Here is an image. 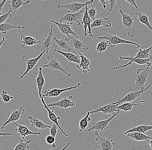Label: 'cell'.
I'll return each mask as SVG.
<instances>
[{
  "label": "cell",
  "mask_w": 152,
  "mask_h": 150,
  "mask_svg": "<svg viewBox=\"0 0 152 150\" xmlns=\"http://www.w3.org/2000/svg\"><path fill=\"white\" fill-rule=\"evenodd\" d=\"M122 17V23L128 36L133 38L136 35V25L139 22L137 19H134L131 15L125 14L121 9L119 10Z\"/></svg>",
  "instance_id": "obj_1"
},
{
  "label": "cell",
  "mask_w": 152,
  "mask_h": 150,
  "mask_svg": "<svg viewBox=\"0 0 152 150\" xmlns=\"http://www.w3.org/2000/svg\"><path fill=\"white\" fill-rule=\"evenodd\" d=\"M150 73V67L138 69L134 76L136 88L140 90L145 89L144 85L148 80Z\"/></svg>",
  "instance_id": "obj_2"
},
{
  "label": "cell",
  "mask_w": 152,
  "mask_h": 150,
  "mask_svg": "<svg viewBox=\"0 0 152 150\" xmlns=\"http://www.w3.org/2000/svg\"><path fill=\"white\" fill-rule=\"evenodd\" d=\"M69 43L74 48L73 53H86L89 50L88 46L83 43L82 41L79 40L78 37L72 35H69L66 36Z\"/></svg>",
  "instance_id": "obj_3"
},
{
  "label": "cell",
  "mask_w": 152,
  "mask_h": 150,
  "mask_svg": "<svg viewBox=\"0 0 152 150\" xmlns=\"http://www.w3.org/2000/svg\"><path fill=\"white\" fill-rule=\"evenodd\" d=\"M97 38L100 40H107L110 43L111 47L113 48L115 47V45L120 44H128L133 45H135L137 48H140V45L138 44L133 42L124 39L120 38L118 37L114 36L113 34H108V35H105L104 36L98 37H97Z\"/></svg>",
  "instance_id": "obj_4"
},
{
  "label": "cell",
  "mask_w": 152,
  "mask_h": 150,
  "mask_svg": "<svg viewBox=\"0 0 152 150\" xmlns=\"http://www.w3.org/2000/svg\"><path fill=\"white\" fill-rule=\"evenodd\" d=\"M120 111V110L116 112L113 115L108 119L93 122L91 127L88 129V132L92 130H96L99 132H102L104 131H106L109 129V123L118 115Z\"/></svg>",
  "instance_id": "obj_5"
},
{
  "label": "cell",
  "mask_w": 152,
  "mask_h": 150,
  "mask_svg": "<svg viewBox=\"0 0 152 150\" xmlns=\"http://www.w3.org/2000/svg\"><path fill=\"white\" fill-rule=\"evenodd\" d=\"M99 132L96 131L94 135L96 136V140L97 142L98 148L100 150H112L115 143L113 140L111 139V135H109L108 138H104L101 136Z\"/></svg>",
  "instance_id": "obj_6"
},
{
  "label": "cell",
  "mask_w": 152,
  "mask_h": 150,
  "mask_svg": "<svg viewBox=\"0 0 152 150\" xmlns=\"http://www.w3.org/2000/svg\"><path fill=\"white\" fill-rule=\"evenodd\" d=\"M47 58L49 61V62L47 64L43 65L44 68H48L53 70L61 71L66 75L67 78H70L72 76L71 73L67 72L65 71L56 58L52 55H48Z\"/></svg>",
  "instance_id": "obj_7"
},
{
  "label": "cell",
  "mask_w": 152,
  "mask_h": 150,
  "mask_svg": "<svg viewBox=\"0 0 152 150\" xmlns=\"http://www.w3.org/2000/svg\"><path fill=\"white\" fill-rule=\"evenodd\" d=\"M45 53H46L45 51H43L37 57L33 59L28 58L25 55H23V56H22V60L24 62L26 63L27 67H26V70L25 72H24L23 74L20 77V79H22L26 75H28V72L30 71H31L35 67V66L37 65L38 61L42 58L43 55Z\"/></svg>",
  "instance_id": "obj_8"
},
{
  "label": "cell",
  "mask_w": 152,
  "mask_h": 150,
  "mask_svg": "<svg viewBox=\"0 0 152 150\" xmlns=\"http://www.w3.org/2000/svg\"><path fill=\"white\" fill-rule=\"evenodd\" d=\"M94 3V0H90L85 3L73 2L69 4H58V7L59 9L64 8L68 10V12L71 13H75L79 12L81 10L82 8L84 7L86 5H90L93 4Z\"/></svg>",
  "instance_id": "obj_9"
},
{
  "label": "cell",
  "mask_w": 152,
  "mask_h": 150,
  "mask_svg": "<svg viewBox=\"0 0 152 150\" xmlns=\"http://www.w3.org/2000/svg\"><path fill=\"white\" fill-rule=\"evenodd\" d=\"M152 85V82L149 84L145 89L143 90H140L137 91L131 92L127 94L123 98L121 99L118 100V101L113 102L114 104H121L124 102H132L136 100L140 96L144 94V92L148 90Z\"/></svg>",
  "instance_id": "obj_10"
},
{
  "label": "cell",
  "mask_w": 152,
  "mask_h": 150,
  "mask_svg": "<svg viewBox=\"0 0 152 150\" xmlns=\"http://www.w3.org/2000/svg\"><path fill=\"white\" fill-rule=\"evenodd\" d=\"M118 105V104H114L113 102H109L102 107L96 108L93 110H91L90 111V114H94L99 112H102L104 114H110L113 115L119 110H120L117 108Z\"/></svg>",
  "instance_id": "obj_11"
},
{
  "label": "cell",
  "mask_w": 152,
  "mask_h": 150,
  "mask_svg": "<svg viewBox=\"0 0 152 150\" xmlns=\"http://www.w3.org/2000/svg\"><path fill=\"white\" fill-rule=\"evenodd\" d=\"M83 10H80L75 13H71L68 12L64 16H62L59 22L66 21L71 25H73L75 23H77V26L80 25V20L83 17L82 13Z\"/></svg>",
  "instance_id": "obj_12"
},
{
  "label": "cell",
  "mask_w": 152,
  "mask_h": 150,
  "mask_svg": "<svg viewBox=\"0 0 152 150\" xmlns=\"http://www.w3.org/2000/svg\"><path fill=\"white\" fill-rule=\"evenodd\" d=\"M119 58L120 60H128L130 61L128 63L124 64V65L114 67L113 68L114 70H118V69H120V68H126L128 66L132 65V64L133 62L137 63L138 64H139V65H143V64H146L147 62L151 61L152 60V57L148 59H143L135 58L133 56L124 57L120 56H119Z\"/></svg>",
  "instance_id": "obj_13"
},
{
  "label": "cell",
  "mask_w": 152,
  "mask_h": 150,
  "mask_svg": "<svg viewBox=\"0 0 152 150\" xmlns=\"http://www.w3.org/2000/svg\"><path fill=\"white\" fill-rule=\"evenodd\" d=\"M81 84V82L78 83L77 85L73 86V87H66V88H62V89L54 88V89H51V90H45L42 96L44 97H55L58 96L63 92L78 88L80 86Z\"/></svg>",
  "instance_id": "obj_14"
},
{
  "label": "cell",
  "mask_w": 152,
  "mask_h": 150,
  "mask_svg": "<svg viewBox=\"0 0 152 150\" xmlns=\"http://www.w3.org/2000/svg\"><path fill=\"white\" fill-rule=\"evenodd\" d=\"M24 109L23 107H20L18 110L14 109L13 111L11 113L10 116L6 121H5L4 124L1 125V129L4 130L6 128L7 125L10 123H13L14 122L18 121L19 119L23 117L24 114Z\"/></svg>",
  "instance_id": "obj_15"
},
{
  "label": "cell",
  "mask_w": 152,
  "mask_h": 150,
  "mask_svg": "<svg viewBox=\"0 0 152 150\" xmlns=\"http://www.w3.org/2000/svg\"><path fill=\"white\" fill-rule=\"evenodd\" d=\"M73 98V96H70L68 97H64L62 99L58 102H53L47 105L48 107H57L61 109H66L69 107H75V103L72 101Z\"/></svg>",
  "instance_id": "obj_16"
},
{
  "label": "cell",
  "mask_w": 152,
  "mask_h": 150,
  "mask_svg": "<svg viewBox=\"0 0 152 150\" xmlns=\"http://www.w3.org/2000/svg\"><path fill=\"white\" fill-rule=\"evenodd\" d=\"M40 99L44 107L45 108L46 110L47 111L48 118H49V119H50V121H52V122L56 124L58 126L60 130L61 131V132L65 136L68 137V135L66 134V132L63 131V130L61 128V126L60 125L59 122L58 121V120L61 119L60 117H57L56 115L55 114V113H54V111L51 110H50L49 107H48L47 104H46L45 101L44 99V97H42Z\"/></svg>",
  "instance_id": "obj_17"
},
{
  "label": "cell",
  "mask_w": 152,
  "mask_h": 150,
  "mask_svg": "<svg viewBox=\"0 0 152 150\" xmlns=\"http://www.w3.org/2000/svg\"><path fill=\"white\" fill-rule=\"evenodd\" d=\"M50 22L52 23H55L57 26L60 32L64 36H67L69 35H72L78 37L77 34H76L72 30L71 26V24L69 23H62L59 22H57L55 20H50Z\"/></svg>",
  "instance_id": "obj_18"
},
{
  "label": "cell",
  "mask_w": 152,
  "mask_h": 150,
  "mask_svg": "<svg viewBox=\"0 0 152 150\" xmlns=\"http://www.w3.org/2000/svg\"><path fill=\"white\" fill-rule=\"evenodd\" d=\"M13 124L17 127L15 131L18 133L19 135L22 138L24 139L26 137L29 135H41V133L35 132L30 131L26 126L23 124H19L16 122H13Z\"/></svg>",
  "instance_id": "obj_19"
},
{
  "label": "cell",
  "mask_w": 152,
  "mask_h": 150,
  "mask_svg": "<svg viewBox=\"0 0 152 150\" xmlns=\"http://www.w3.org/2000/svg\"><path fill=\"white\" fill-rule=\"evenodd\" d=\"M87 9H88V5H86L85 6V11L84 12L83 17L82 23L83 25L84 36L86 37L87 36V29L88 28V34H89V36L90 37H93L94 35L92 34V29L91 28V24L93 22V21L92 20L88 15Z\"/></svg>",
  "instance_id": "obj_20"
},
{
  "label": "cell",
  "mask_w": 152,
  "mask_h": 150,
  "mask_svg": "<svg viewBox=\"0 0 152 150\" xmlns=\"http://www.w3.org/2000/svg\"><path fill=\"white\" fill-rule=\"evenodd\" d=\"M8 3L10 4L8 5L9 10L10 11V17H13L21 7L29 4L30 3V1L27 0L26 2H24L23 0H10Z\"/></svg>",
  "instance_id": "obj_21"
},
{
  "label": "cell",
  "mask_w": 152,
  "mask_h": 150,
  "mask_svg": "<svg viewBox=\"0 0 152 150\" xmlns=\"http://www.w3.org/2000/svg\"><path fill=\"white\" fill-rule=\"evenodd\" d=\"M20 29H19V32L20 34V42L23 47L26 46H32L41 43L42 42L41 41L37 40V39L34 38L33 37L25 36L22 33Z\"/></svg>",
  "instance_id": "obj_22"
},
{
  "label": "cell",
  "mask_w": 152,
  "mask_h": 150,
  "mask_svg": "<svg viewBox=\"0 0 152 150\" xmlns=\"http://www.w3.org/2000/svg\"><path fill=\"white\" fill-rule=\"evenodd\" d=\"M35 82L39 91V97L40 99H41L42 97V91L45 84V79L43 74V69L41 67H39V73L35 79Z\"/></svg>",
  "instance_id": "obj_23"
},
{
  "label": "cell",
  "mask_w": 152,
  "mask_h": 150,
  "mask_svg": "<svg viewBox=\"0 0 152 150\" xmlns=\"http://www.w3.org/2000/svg\"><path fill=\"white\" fill-rule=\"evenodd\" d=\"M53 25L51 26V30L48 34V36L44 40L43 42H42L41 51H45L46 53L48 54L49 50L52 48V37H53Z\"/></svg>",
  "instance_id": "obj_24"
},
{
  "label": "cell",
  "mask_w": 152,
  "mask_h": 150,
  "mask_svg": "<svg viewBox=\"0 0 152 150\" xmlns=\"http://www.w3.org/2000/svg\"><path fill=\"white\" fill-rule=\"evenodd\" d=\"M81 58L80 62L76 66V68L82 69L83 72L86 75V73L90 72V67L91 62L90 59L83 56L82 53H79Z\"/></svg>",
  "instance_id": "obj_25"
},
{
  "label": "cell",
  "mask_w": 152,
  "mask_h": 150,
  "mask_svg": "<svg viewBox=\"0 0 152 150\" xmlns=\"http://www.w3.org/2000/svg\"><path fill=\"white\" fill-rule=\"evenodd\" d=\"M54 51L56 53L61 54L64 56L65 57L69 62L77 64H78L80 63L81 60L80 56H78V55H76L75 53H71V52H63V51L58 50V49H56V50L55 49Z\"/></svg>",
  "instance_id": "obj_26"
},
{
  "label": "cell",
  "mask_w": 152,
  "mask_h": 150,
  "mask_svg": "<svg viewBox=\"0 0 152 150\" xmlns=\"http://www.w3.org/2000/svg\"><path fill=\"white\" fill-rule=\"evenodd\" d=\"M124 135L137 141H147L148 142L152 138V137L146 135L145 134L138 132H130Z\"/></svg>",
  "instance_id": "obj_27"
},
{
  "label": "cell",
  "mask_w": 152,
  "mask_h": 150,
  "mask_svg": "<svg viewBox=\"0 0 152 150\" xmlns=\"http://www.w3.org/2000/svg\"><path fill=\"white\" fill-rule=\"evenodd\" d=\"M53 40L55 41L56 42L57 45L55 46V49H57L59 48L58 50L63 49L67 50L69 52H71V48L70 47V43L69 42L67 37L65 38L58 39L56 37H54L52 38Z\"/></svg>",
  "instance_id": "obj_28"
},
{
  "label": "cell",
  "mask_w": 152,
  "mask_h": 150,
  "mask_svg": "<svg viewBox=\"0 0 152 150\" xmlns=\"http://www.w3.org/2000/svg\"><path fill=\"white\" fill-rule=\"evenodd\" d=\"M28 119L31 123V126L33 128L40 129V130H45L46 129H50L51 126L46 125L43 121L39 120L37 118L28 116Z\"/></svg>",
  "instance_id": "obj_29"
},
{
  "label": "cell",
  "mask_w": 152,
  "mask_h": 150,
  "mask_svg": "<svg viewBox=\"0 0 152 150\" xmlns=\"http://www.w3.org/2000/svg\"><path fill=\"white\" fill-rule=\"evenodd\" d=\"M112 25L110 19L109 18H105L95 20L91 23V28L92 29L94 27H99L101 26L111 27Z\"/></svg>",
  "instance_id": "obj_30"
},
{
  "label": "cell",
  "mask_w": 152,
  "mask_h": 150,
  "mask_svg": "<svg viewBox=\"0 0 152 150\" xmlns=\"http://www.w3.org/2000/svg\"><path fill=\"white\" fill-rule=\"evenodd\" d=\"M28 27L24 26H17L5 22L0 25V32L3 34H7L9 31L13 29H28Z\"/></svg>",
  "instance_id": "obj_31"
},
{
  "label": "cell",
  "mask_w": 152,
  "mask_h": 150,
  "mask_svg": "<svg viewBox=\"0 0 152 150\" xmlns=\"http://www.w3.org/2000/svg\"><path fill=\"white\" fill-rule=\"evenodd\" d=\"M151 130H152V125L150 126L146 123V124H142V125L133 127L132 128L128 130L125 132H124L123 134L124 135H125L128 132H138L145 134V133L147 132L148 131Z\"/></svg>",
  "instance_id": "obj_32"
},
{
  "label": "cell",
  "mask_w": 152,
  "mask_h": 150,
  "mask_svg": "<svg viewBox=\"0 0 152 150\" xmlns=\"http://www.w3.org/2000/svg\"><path fill=\"white\" fill-rule=\"evenodd\" d=\"M91 108L89 109V111L87 112L86 116L83 118L80 121V132H84L86 131V128L88 126L89 122L91 121V118L90 116Z\"/></svg>",
  "instance_id": "obj_33"
},
{
  "label": "cell",
  "mask_w": 152,
  "mask_h": 150,
  "mask_svg": "<svg viewBox=\"0 0 152 150\" xmlns=\"http://www.w3.org/2000/svg\"><path fill=\"white\" fill-rule=\"evenodd\" d=\"M138 106V104L134 102H125L119 104L117 107L118 110H121L125 112L131 111L134 110V106Z\"/></svg>",
  "instance_id": "obj_34"
},
{
  "label": "cell",
  "mask_w": 152,
  "mask_h": 150,
  "mask_svg": "<svg viewBox=\"0 0 152 150\" xmlns=\"http://www.w3.org/2000/svg\"><path fill=\"white\" fill-rule=\"evenodd\" d=\"M152 49V46L146 49H140L138 51L136 55L134 57L135 58L146 59L151 57L152 55H150V52Z\"/></svg>",
  "instance_id": "obj_35"
},
{
  "label": "cell",
  "mask_w": 152,
  "mask_h": 150,
  "mask_svg": "<svg viewBox=\"0 0 152 150\" xmlns=\"http://www.w3.org/2000/svg\"><path fill=\"white\" fill-rule=\"evenodd\" d=\"M136 15L137 16V19L138 20L139 22L145 25L152 31V26L150 23L149 18L147 17V15L141 13H138V12L136 13Z\"/></svg>",
  "instance_id": "obj_36"
},
{
  "label": "cell",
  "mask_w": 152,
  "mask_h": 150,
  "mask_svg": "<svg viewBox=\"0 0 152 150\" xmlns=\"http://www.w3.org/2000/svg\"><path fill=\"white\" fill-rule=\"evenodd\" d=\"M31 142V140H27L26 142H24V139L22 138L18 144L14 148V150H30L28 145Z\"/></svg>",
  "instance_id": "obj_37"
},
{
  "label": "cell",
  "mask_w": 152,
  "mask_h": 150,
  "mask_svg": "<svg viewBox=\"0 0 152 150\" xmlns=\"http://www.w3.org/2000/svg\"><path fill=\"white\" fill-rule=\"evenodd\" d=\"M110 45V43L108 41H102L97 45L96 50L97 52L102 53L106 51L107 47Z\"/></svg>",
  "instance_id": "obj_38"
},
{
  "label": "cell",
  "mask_w": 152,
  "mask_h": 150,
  "mask_svg": "<svg viewBox=\"0 0 152 150\" xmlns=\"http://www.w3.org/2000/svg\"><path fill=\"white\" fill-rule=\"evenodd\" d=\"M87 12H88V15L91 19L92 20L93 22L94 21L96 20V16L97 13V10L96 8L94 6H92L89 8L88 7Z\"/></svg>",
  "instance_id": "obj_39"
},
{
  "label": "cell",
  "mask_w": 152,
  "mask_h": 150,
  "mask_svg": "<svg viewBox=\"0 0 152 150\" xmlns=\"http://www.w3.org/2000/svg\"><path fill=\"white\" fill-rule=\"evenodd\" d=\"M14 97L7 94L6 91H3L1 94L0 100H2L4 103H8L12 99H14Z\"/></svg>",
  "instance_id": "obj_40"
},
{
  "label": "cell",
  "mask_w": 152,
  "mask_h": 150,
  "mask_svg": "<svg viewBox=\"0 0 152 150\" xmlns=\"http://www.w3.org/2000/svg\"><path fill=\"white\" fill-rule=\"evenodd\" d=\"M46 143L48 145H52V148H56L57 146L56 144V138L52 135H48L45 138Z\"/></svg>",
  "instance_id": "obj_41"
},
{
  "label": "cell",
  "mask_w": 152,
  "mask_h": 150,
  "mask_svg": "<svg viewBox=\"0 0 152 150\" xmlns=\"http://www.w3.org/2000/svg\"><path fill=\"white\" fill-rule=\"evenodd\" d=\"M58 126L55 123H53V125L51 126V128L49 129L50 135L56 138L58 132Z\"/></svg>",
  "instance_id": "obj_42"
},
{
  "label": "cell",
  "mask_w": 152,
  "mask_h": 150,
  "mask_svg": "<svg viewBox=\"0 0 152 150\" xmlns=\"http://www.w3.org/2000/svg\"><path fill=\"white\" fill-rule=\"evenodd\" d=\"M117 1L118 0H108L109 6H110V9H109V12H108V14H107L108 15H111V14H112L114 8L115 7Z\"/></svg>",
  "instance_id": "obj_43"
},
{
  "label": "cell",
  "mask_w": 152,
  "mask_h": 150,
  "mask_svg": "<svg viewBox=\"0 0 152 150\" xmlns=\"http://www.w3.org/2000/svg\"><path fill=\"white\" fill-rule=\"evenodd\" d=\"M10 11L9 10L8 12H7L5 14H3L0 16V25L4 23L8 19L10 15Z\"/></svg>",
  "instance_id": "obj_44"
},
{
  "label": "cell",
  "mask_w": 152,
  "mask_h": 150,
  "mask_svg": "<svg viewBox=\"0 0 152 150\" xmlns=\"http://www.w3.org/2000/svg\"><path fill=\"white\" fill-rule=\"evenodd\" d=\"M7 1V0H4L0 4V16L3 14V13H2V11L3 10L4 7Z\"/></svg>",
  "instance_id": "obj_45"
},
{
  "label": "cell",
  "mask_w": 152,
  "mask_h": 150,
  "mask_svg": "<svg viewBox=\"0 0 152 150\" xmlns=\"http://www.w3.org/2000/svg\"><path fill=\"white\" fill-rule=\"evenodd\" d=\"M125 1L134 6L135 8H138V6L135 0H125Z\"/></svg>",
  "instance_id": "obj_46"
},
{
  "label": "cell",
  "mask_w": 152,
  "mask_h": 150,
  "mask_svg": "<svg viewBox=\"0 0 152 150\" xmlns=\"http://www.w3.org/2000/svg\"><path fill=\"white\" fill-rule=\"evenodd\" d=\"M14 135V133H4L0 132V137L7 136H13Z\"/></svg>",
  "instance_id": "obj_47"
},
{
  "label": "cell",
  "mask_w": 152,
  "mask_h": 150,
  "mask_svg": "<svg viewBox=\"0 0 152 150\" xmlns=\"http://www.w3.org/2000/svg\"><path fill=\"white\" fill-rule=\"evenodd\" d=\"M101 4V5H102V7L104 9L106 8V0H99Z\"/></svg>",
  "instance_id": "obj_48"
},
{
  "label": "cell",
  "mask_w": 152,
  "mask_h": 150,
  "mask_svg": "<svg viewBox=\"0 0 152 150\" xmlns=\"http://www.w3.org/2000/svg\"><path fill=\"white\" fill-rule=\"evenodd\" d=\"M5 41V38L4 37H3L1 40L0 41V49H1V46H2L3 43H4Z\"/></svg>",
  "instance_id": "obj_49"
},
{
  "label": "cell",
  "mask_w": 152,
  "mask_h": 150,
  "mask_svg": "<svg viewBox=\"0 0 152 150\" xmlns=\"http://www.w3.org/2000/svg\"><path fill=\"white\" fill-rule=\"evenodd\" d=\"M148 142L149 143V145H150V147L152 149V138L151 140H149Z\"/></svg>",
  "instance_id": "obj_50"
},
{
  "label": "cell",
  "mask_w": 152,
  "mask_h": 150,
  "mask_svg": "<svg viewBox=\"0 0 152 150\" xmlns=\"http://www.w3.org/2000/svg\"><path fill=\"white\" fill-rule=\"evenodd\" d=\"M146 65H147V67H151V65H152L151 62V61L147 62V63L146 64Z\"/></svg>",
  "instance_id": "obj_51"
},
{
  "label": "cell",
  "mask_w": 152,
  "mask_h": 150,
  "mask_svg": "<svg viewBox=\"0 0 152 150\" xmlns=\"http://www.w3.org/2000/svg\"><path fill=\"white\" fill-rule=\"evenodd\" d=\"M70 143H71V141H69V143L67 144V145H66V146H65V147H64V148H63V149H62V150H64V149H67V147H68V146H69V145H70Z\"/></svg>",
  "instance_id": "obj_52"
},
{
  "label": "cell",
  "mask_w": 152,
  "mask_h": 150,
  "mask_svg": "<svg viewBox=\"0 0 152 150\" xmlns=\"http://www.w3.org/2000/svg\"><path fill=\"white\" fill-rule=\"evenodd\" d=\"M4 0H0V4Z\"/></svg>",
  "instance_id": "obj_53"
},
{
  "label": "cell",
  "mask_w": 152,
  "mask_h": 150,
  "mask_svg": "<svg viewBox=\"0 0 152 150\" xmlns=\"http://www.w3.org/2000/svg\"><path fill=\"white\" fill-rule=\"evenodd\" d=\"M41 1H45V0H41Z\"/></svg>",
  "instance_id": "obj_54"
}]
</instances>
